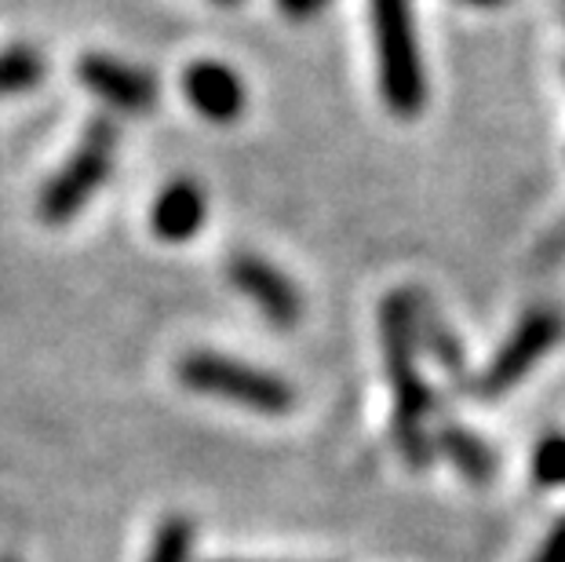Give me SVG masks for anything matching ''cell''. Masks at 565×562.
Listing matches in <instances>:
<instances>
[{
	"label": "cell",
	"instance_id": "6da1fadb",
	"mask_svg": "<svg viewBox=\"0 0 565 562\" xmlns=\"http://www.w3.org/2000/svg\"><path fill=\"white\" fill-rule=\"evenodd\" d=\"M416 300L408 293H391L380 307L383 358H387V380L394 394V435L405 453V460L419 468L430 460L427 413L430 391L416 369Z\"/></svg>",
	"mask_w": 565,
	"mask_h": 562
},
{
	"label": "cell",
	"instance_id": "7a4b0ae2",
	"mask_svg": "<svg viewBox=\"0 0 565 562\" xmlns=\"http://www.w3.org/2000/svg\"><path fill=\"white\" fill-rule=\"evenodd\" d=\"M372 38H376L380 95L391 114L416 117L427 103L424 55L416 41L413 0H369Z\"/></svg>",
	"mask_w": 565,
	"mask_h": 562
},
{
	"label": "cell",
	"instance_id": "3957f363",
	"mask_svg": "<svg viewBox=\"0 0 565 562\" xmlns=\"http://www.w3.org/2000/svg\"><path fill=\"white\" fill-rule=\"evenodd\" d=\"M114 161H117V128L106 117H95L77 139L74 153L63 161V169L41 187L38 216L52 226L70 223L103 190V183L114 172Z\"/></svg>",
	"mask_w": 565,
	"mask_h": 562
},
{
	"label": "cell",
	"instance_id": "277c9868",
	"mask_svg": "<svg viewBox=\"0 0 565 562\" xmlns=\"http://www.w3.org/2000/svg\"><path fill=\"white\" fill-rule=\"evenodd\" d=\"M179 380L198 391V394H212V399L245 405V410L256 413H288L296 402L292 388L285 384L281 377L267 373V369L245 365L237 358L215 354V351H190L183 362H179Z\"/></svg>",
	"mask_w": 565,
	"mask_h": 562
},
{
	"label": "cell",
	"instance_id": "5b68a950",
	"mask_svg": "<svg viewBox=\"0 0 565 562\" xmlns=\"http://www.w3.org/2000/svg\"><path fill=\"white\" fill-rule=\"evenodd\" d=\"M562 332H565V318L555 307L529 310V315L519 321V329L511 332L508 343H503L497 358L489 362L478 391H482L486 399H497V394L511 391L522 377H529V369L562 340Z\"/></svg>",
	"mask_w": 565,
	"mask_h": 562
},
{
	"label": "cell",
	"instance_id": "8992f818",
	"mask_svg": "<svg viewBox=\"0 0 565 562\" xmlns=\"http://www.w3.org/2000/svg\"><path fill=\"white\" fill-rule=\"evenodd\" d=\"M77 77L95 99H103L121 114H150L158 106V81H153V74L125 63V59L92 52L77 63Z\"/></svg>",
	"mask_w": 565,
	"mask_h": 562
},
{
	"label": "cell",
	"instance_id": "52a82bcc",
	"mask_svg": "<svg viewBox=\"0 0 565 562\" xmlns=\"http://www.w3.org/2000/svg\"><path fill=\"white\" fill-rule=\"evenodd\" d=\"M226 274H231L234 289L248 296V300L259 307V315L274 321V326L288 329L303 318V296L288 282V274H281L270 259H263L256 253H237L231 259V267H226Z\"/></svg>",
	"mask_w": 565,
	"mask_h": 562
},
{
	"label": "cell",
	"instance_id": "ba28073f",
	"mask_svg": "<svg viewBox=\"0 0 565 562\" xmlns=\"http://www.w3.org/2000/svg\"><path fill=\"white\" fill-rule=\"evenodd\" d=\"M183 92H186L190 106L215 125L237 121L248 106L245 81L237 77L226 63H215V59H198V63L186 66Z\"/></svg>",
	"mask_w": 565,
	"mask_h": 562
},
{
	"label": "cell",
	"instance_id": "9c48e42d",
	"mask_svg": "<svg viewBox=\"0 0 565 562\" xmlns=\"http://www.w3.org/2000/svg\"><path fill=\"white\" fill-rule=\"evenodd\" d=\"M204 216H209V201H204V190L194 183V179L179 176L172 183L161 187V194L153 198L150 205V226L161 242H190L201 226Z\"/></svg>",
	"mask_w": 565,
	"mask_h": 562
},
{
	"label": "cell",
	"instance_id": "30bf717a",
	"mask_svg": "<svg viewBox=\"0 0 565 562\" xmlns=\"http://www.w3.org/2000/svg\"><path fill=\"white\" fill-rule=\"evenodd\" d=\"M438 442L452 457L456 468H460L467 478H475V483H489L492 471H497V460H492L489 446L482 438H475L471 432H463V427H445Z\"/></svg>",
	"mask_w": 565,
	"mask_h": 562
},
{
	"label": "cell",
	"instance_id": "8fae6325",
	"mask_svg": "<svg viewBox=\"0 0 565 562\" xmlns=\"http://www.w3.org/2000/svg\"><path fill=\"white\" fill-rule=\"evenodd\" d=\"M44 77V59L33 47H8L0 52V99L38 88Z\"/></svg>",
	"mask_w": 565,
	"mask_h": 562
},
{
	"label": "cell",
	"instance_id": "7c38bea8",
	"mask_svg": "<svg viewBox=\"0 0 565 562\" xmlns=\"http://www.w3.org/2000/svg\"><path fill=\"white\" fill-rule=\"evenodd\" d=\"M190 541H194V530H190V522L186 519H168L158 530V541H153L147 562H186Z\"/></svg>",
	"mask_w": 565,
	"mask_h": 562
},
{
	"label": "cell",
	"instance_id": "4fadbf2b",
	"mask_svg": "<svg viewBox=\"0 0 565 562\" xmlns=\"http://www.w3.org/2000/svg\"><path fill=\"white\" fill-rule=\"evenodd\" d=\"M533 478L540 486H565V435H547L536 446Z\"/></svg>",
	"mask_w": 565,
	"mask_h": 562
},
{
	"label": "cell",
	"instance_id": "5bb4252c",
	"mask_svg": "<svg viewBox=\"0 0 565 562\" xmlns=\"http://www.w3.org/2000/svg\"><path fill=\"white\" fill-rule=\"evenodd\" d=\"M427 343L435 347V351L441 354V362L449 365V369H460V362H463V351H460V343H456L452 337H449V329L445 326H430V337H427Z\"/></svg>",
	"mask_w": 565,
	"mask_h": 562
},
{
	"label": "cell",
	"instance_id": "9a60e30c",
	"mask_svg": "<svg viewBox=\"0 0 565 562\" xmlns=\"http://www.w3.org/2000/svg\"><path fill=\"white\" fill-rule=\"evenodd\" d=\"M329 4H332V0H278L281 15H285V19H292V22H310V19H318Z\"/></svg>",
	"mask_w": 565,
	"mask_h": 562
},
{
	"label": "cell",
	"instance_id": "2e32d148",
	"mask_svg": "<svg viewBox=\"0 0 565 562\" xmlns=\"http://www.w3.org/2000/svg\"><path fill=\"white\" fill-rule=\"evenodd\" d=\"M533 562H565V522H558L555 530H551L547 544L540 548V555Z\"/></svg>",
	"mask_w": 565,
	"mask_h": 562
},
{
	"label": "cell",
	"instance_id": "e0dca14e",
	"mask_svg": "<svg viewBox=\"0 0 565 562\" xmlns=\"http://www.w3.org/2000/svg\"><path fill=\"white\" fill-rule=\"evenodd\" d=\"M463 4H471V8H500V4H508V0H463Z\"/></svg>",
	"mask_w": 565,
	"mask_h": 562
},
{
	"label": "cell",
	"instance_id": "ac0fdd59",
	"mask_svg": "<svg viewBox=\"0 0 565 562\" xmlns=\"http://www.w3.org/2000/svg\"><path fill=\"white\" fill-rule=\"evenodd\" d=\"M212 4H242V0H212Z\"/></svg>",
	"mask_w": 565,
	"mask_h": 562
}]
</instances>
